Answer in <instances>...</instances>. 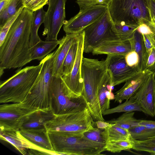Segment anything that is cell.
Segmentation results:
<instances>
[{
	"instance_id": "33",
	"label": "cell",
	"mask_w": 155,
	"mask_h": 155,
	"mask_svg": "<svg viewBox=\"0 0 155 155\" xmlns=\"http://www.w3.org/2000/svg\"><path fill=\"white\" fill-rule=\"evenodd\" d=\"M114 24L116 34L119 38L122 40H128L132 36L139 27L120 23Z\"/></svg>"
},
{
	"instance_id": "3",
	"label": "cell",
	"mask_w": 155,
	"mask_h": 155,
	"mask_svg": "<svg viewBox=\"0 0 155 155\" xmlns=\"http://www.w3.org/2000/svg\"><path fill=\"white\" fill-rule=\"evenodd\" d=\"M43 65L41 60L36 66L17 70L11 77L0 83V103H21L28 95Z\"/></svg>"
},
{
	"instance_id": "17",
	"label": "cell",
	"mask_w": 155,
	"mask_h": 155,
	"mask_svg": "<svg viewBox=\"0 0 155 155\" xmlns=\"http://www.w3.org/2000/svg\"><path fill=\"white\" fill-rule=\"evenodd\" d=\"M152 73L145 69L126 81L124 86L115 93V101L121 103L133 97Z\"/></svg>"
},
{
	"instance_id": "1",
	"label": "cell",
	"mask_w": 155,
	"mask_h": 155,
	"mask_svg": "<svg viewBox=\"0 0 155 155\" xmlns=\"http://www.w3.org/2000/svg\"><path fill=\"white\" fill-rule=\"evenodd\" d=\"M34 12L24 7L0 46V74L5 69L21 68L31 61L30 38Z\"/></svg>"
},
{
	"instance_id": "48",
	"label": "cell",
	"mask_w": 155,
	"mask_h": 155,
	"mask_svg": "<svg viewBox=\"0 0 155 155\" xmlns=\"http://www.w3.org/2000/svg\"><path fill=\"white\" fill-rule=\"evenodd\" d=\"M146 35L150 40L153 48H155V35L153 33Z\"/></svg>"
},
{
	"instance_id": "14",
	"label": "cell",
	"mask_w": 155,
	"mask_h": 155,
	"mask_svg": "<svg viewBox=\"0 0 155 155\" xmlns=\"http://www.w3.org/2000/svg\"><path fill=\"white\" fill-rule=\"evenodd\" d=\"M105 61L113 86L125 82L140 72L127 64L125 55H107Z\"/></svg>"
},
{
	"instance_id": "46",
	"label": "cell",
	"mask_w": 155,
	"mask_h": 155,
	"mask_svg": "<svg viewBox=\"0 0 155 155\" xmlns=\"http://www.w3.org/2000/svg\"><path fill=\"white\" fill-rule=\"evenodd\" d=\"M150 1L152 18H153L155 19V0H150Z\"/></svg>"
},
{
	"instance_id": "24",
	"label": "cell",
	"mask_w": 155,
	"mask_h": 155,
	"mask_svg": "<svg viewBox=\"0 0 155 155\" xmlns=\"http://www.w3.org/2000/svg\"><path fill=\"white\" fill-rule=\"evenodd\" d=\"M60 40L54 41H43L41 39L30 48V54L31 60H41L50 54L59 44Z\"/></svg>"
},
{
	"instance_id": "5",
	"label": "cell",
	"mask_w": 155,
	"mask_h": 155,
	"mask_svg": "<svg viewBox=\"0 0 155 155\" xmlns=\"http://www.w3.org/2000/svg\"><path fill=\"white\" fill-rule=\"evenodd\" d=\"M53 150L59 155H98L105 151L106 143L90 140L83 134L70 135L48 131Z\"/></svg>"
},
{
	"instance_id": "26",
	"label": "cell",
	"mask_w": 155,
	"mask_h": 155,
	"mask_svg": "<svg viewBox=\"0 0 155 155\" xmlns=\"http://www.w3.org/2000/svg\"><path fill=\"white\" fill-rule=\"evenodd\" d=\"M42 8L34 12L31 24L30 46L31 48L41 40L38 34V31L41 25L44 23V17L46 13Z\"/></svg>"
},
{
	"instance_id": "2",
	"label": "cell",
	"mask_w": 155,
	"mask_h": 155,
	"mask_svg": "<svg viewBox=\"0 0 155 155\" xmlns=\"http://www.w3.org/2000/svg\"><path fill=\"white\" fill-rule=\"evenodd\" d=\"M107 71L105 60L83 57L81 71L84 89L82 96L93 119L104 121L98 94L100 82Z\"/></svg>"
},
{
	"instance_id": "49",
	"label": "cell",
	"mask_w": 155,
	"mask_h": 155,
	"mask_svg": "<svg viewBox=\"0 0 155 155\" xmlns=\"http://www.w3.org/2000/svg\"><path fill=\"white\" fill-rule=\"evenodd\" d=\"M141 143L150 144H153L155 145V137H152L150 139L148 140H144V141H138Z\"/></svg>"
},
{
	"instance_id": "51",
	"label": "cell",
	"mask_w": 155,
	"mask_h": 155,
	"mask_svg": "<svg viewBox=\"0 0 155 155\" xmlns=\"http://www.w3.org/2000/svg\"><path fill=\"white\" fill-rule=\"evenodd\" d=\"M154 79H155V73H154Z\"/></svg>"
},
{
	"instance_id": "45",
	"label": "cell",
	"mask_w": 155,
	"mask_h": 155,
	"mask_svg": "<svg viewBox=\"0 0 155 155\" xmlns=\"http://www.w3.org/2000/svg\"><path fill=\"white\" fill-rule=\"evenodd\" d=\"M147 25L150 28L153 34L155 35V19L152 18L151 20Z\"/></svg>"
},
{
	"instance_id": "23",
	"label": "cell",
	"mask_w": 155,
	"mask_h": 155,
	"mask_svg": "<svg viewBox=\"0 0 155 155\" xmlns=\"http://www.w3.org/2000/svg\"><path fill=\"white\" fill-rule=\"evenodd\" d=\"M129 41L131 51H134L138 54L139 58L138 67L139 71H143L147 61L148 57L142 35L137 30Z\"/></svg>"
},
{
	"instance_id": "15",
	"label": "cell",
	"mask_w": 155,
	"mask_h": 155,
	"mask_svg": "<svg viewBox=\"0 0 155 155\" xmlns=\"http://www.w3.org/2000/svg\"><path fill=\"white\" fill-rule=\"evenodd\" d=\"M0 138L10 143L24 155L29 154L32 150L37 151L41 154L59 155L56 152L45 150L34 144L24 137L19 130H0Z\"/></svg>"
},
{
	"instance_id": "44",
	"label": "cell",
	"mask_w": 155,
	"mask_h": 155,
	"mask_svg": "<svg viewBox=\"0 0 155 155\" xmlns=\"http://www.w3.org/2000/svg\"><path fill=\"white\" fill-rule=\"evenodd\" d=\"M95 124H96L97 128L104 130L110 124L106 121L97 120L95 122Z\"/></svg>"
},
{
	"instance_id": "47",
	"label": "cell",
	"mask_w": 155,
	"mask_h": 155,
	"mask_svg": "<svg viewBox=\"0 0 155 155\" xmlns=\"http://www.w3.org/2000/svg\"><path fill=\"white\" fill-rule=\"evenodd\" d=\"M12 0H2L0 1V12L3 10Z\"/></svg>"
},
{
	"instance_id": "34",
	"label": "cell",
	"mask_w": 155,
	"mask_h": 155,
	"mask_svg": "<svg viewBox=\"0 0 155 155\" xmlns=\"http://www.w3.org/2000/svg\"><path fill=\"white\" fill-rule=\"evenodd\" d=\"M104 130L93 127L92 128L85 132L83 135L88 139L95 142L106 143Z\"/></svg>"
},
{
	"instance_id": "7",
	"label": "cell",
	"mask_w": 155,
	"mask_h": 155,
	"mask_svg": "<svg viewBox=\"0 0 155 155\" xmlns=\"http://www.w3.org/2000/svg\"><path fill=\"white\" fill-rule=\"evenodd\" d=\"M56 50L41 60L43 65L40 72L26 99L24 101L40 109L50 108L51 84Z\"/></svg>"
},
{
	"instance_id": "36",
	"label": "cell",
	"mask_w": 155,
	"mask_h": 155,
	"mask_svg": "<svg viewBox=\"0 0 155 155\" xmlns=\"http://www.w3.org/2000/svg\"><path fill=\"white\" fill-rule=\"evenodd\" d=\"M111 0H77L80 10L97 5L108 6Z\"/></svg>"
},
{
	"instance_id": "20",
	"label": "cell",
	"mask_w": 155,
	"mask_h": 155,
	"mask_svg": "<svg viewBox=\"0 0 155 155\" xmlns=\"http://www.w3.org/2000/svg\"><path fill=\"white\" fill-rule=\"evenodd\" d=\"M21 134L30 141L45 150L54 152L49 140L48 131L45 128H21Z\"/></svg>"
},
{
	"instance_id": "9",
	"label": "cell",
	"mask_w": 155,
	"mask_h": 155,
	"mask_svg": "<svg viewBox=\"0 0 155 155\" xmlns=\"http://www.w3.org/2000/svg\"><path fill=\"white\" fill-rule=\"evenodd\" d=\"M64 82L61 76H53L51 87L50 108L54 115L78 111L87 107L82 96L71 100L66 95L64 90Z\"/></svg>"
},
{
	"instance_id": "11",
	"label": "cell",
	"mask_w": 155,
	"mask_h": 155,
	"mask_svg": "<svg viewBox=\"0 0 155 155\" xmlns=\"http://www.w3.org/2000/svg\"><path fill=\"white\" fill-rule=\"evenodd\" d=\"M84 32H80L78 36V45L77 54L71 72L63 76L62 78L65 84L64 90L66 95L71 100H75L82 96L84 89L81 68L83 53Z\"/></svg>"
},
{
	"instance_id": "21",
	"label": "cell",
	"mask_w": 155,
	"mask_h": 155,
	"mask_svg": "<svg viewBox=\"0 0 155 155\" xmlns=\"http://www.w3.org/2000/svg\"><path fill=\"white\" fill-rule=\"evenodd\" d=\"M114 87L111 83L110 75L107 70L99 85L98 94L102 112L110 108V101L114 99L115 95L112 92Z\"/></svg>"
},
{
	"instance_id": "6",
	"label": "cell",
	"mask_w": 155,
	"mask_h": 155,
	"mask_svg": "<svg viewBox=\"0 0 155 155\" xmlns=\"http://www.w3.org/2000/svg\"><path fill=\"white\" fill-rule=\"evenodd\" d=\"M95 122L87 107L78 111L54 115L45 122L47 131L60 132L70 135H82L92 128Z\"/></svg>"
},
{
	"instance_id": "38",
	"label": "cell",
	"mask_w": 155,
	"mask_h": 155,
	"mask_svg": "<svg viewBox=\"0 0 155 155\" xmlns=\"http://www.w3.org/2000/svg\"><path fill=\"white\" fill-rule=\"evenodd\" d=\"M134 142L133 149L138 151H146L152 155H155V145L141 143L138 140Z\"/></svg>"
},
{
	"instance_id": "16",
	"label": "cell",
	"mask_w": 155,
	"mask_h": 155,
	"mask_svg": "<svg viewBox=\"0 0 155 155\" xmlns=\"http://www.w3.org/2000/svg\"><path fill=\"white\" fill-rule=\"evenodd\" d=\"M139 104L142 112L155 116V80L152 73L133 96Z\"/></svg>"
},
{
	"instance_id": "30",
	"label": "cell",
	"mask_w": 155,
	"mask_h": 155,
	"mask_svg": "<svg viewBox=\"0 0 155 155\" xmlns=\"http://www.w3.org/2000/svg\"><path fill=\"white\" fill-rule=\"evenodd\" d=\"M131 139L133 140L144 141L155 137V130L141 125H139L130 129Z\"/></svg>"
},
{
	"instance_id": "29",
	"label": "cell",
	"mask_w": 155,
	"mask_h": 155,
	"mask_svg": "<svg viewBox=\"0 0 155 155\" xmlns=\"http://www.w3.org/2000/svg\"><path fill=\"white\" fill-rule=\"evenodd\" d=\"M78 36L71 47L64 61L62 68V77L69 74L71 71L77 54Z\"/></svg>"
},
{
	"instance_id": "19",
	"label": "cell",
	"mask_w": 155,
	"mask_h": 155,
	"mask_svg": "<svg viewBox=\"0 0 155 155\" xmlns=\"http://www.w3.org/2000/svg\"><path fill=\"white\" fill-rule=\"evenodd\" d=\"M131 51L128 40H116L106 42L94 48L92 53L93 55H121L125 56Z\"/></svg>"
},
{
	"instance_id": "13",
	"label": "cell",
	"mask_w": 155,
	"mask_h": 155,
	"mask_svg": "<svg viewBox=\"0 0 155 155\" xmlns=\"http://www.w3.org/2000/svg\"><path fill=\"white\" fill-rule=\"evenodd\" d=\"M108 6L97 5L80 10L76 15L68 20H64L63 29L66 34H75L100 18L106 12Z\"/></svg>"
},
{
	"instance_id": "41",
	"label": "cell",
	"mask_w": 155,
	"mask_h": 155,
	"mask_svg": "<svg viewBox=\"0 0 155 155\" xmlns=\"http://www.w3.org/2000/svg\"><path fill=\"white\" fill-rule=\"evenodd\" d=\"M137 30L142 35H147L153 33L149 26L145 23L140 24Z\"/></svg>"
},
{
	"instance_id": "18",
	"label": "cell",
	"mask_w": 155,
	"mask_h": 155,
	"mask_svg": "<svg viewBox=\"0 0 155 155\" xmlns=\"http://www.w3.org/2000/svg\"><path fill=\"white\" fill-rule=\"evenodd\" d=\"M66 34L60 39L59 46L56 50L53 67V76L62 75V68L64 59L71 47L77 39L79 33Z\"/></svg>"
},
{
	"instance_id": "27",
	"label": "cell",
	"mask_w": 155,
	"mask_h": 155,
	"mask_svg": "<svg viewBox=\"0 0 155 155\" xmlns=\"http://www.w3.org/2000/svg\"><path fill=\"white\" fill-rule=\"evenodd\" d=\"M134 111L142 112L139 104L133 96L123 103L105 110L102 112V114L104 116L116 113L130 112Z\"/></svg>"
},
{
	"instance_id": "28",
	"label": "cell",
	"mask_w": 155,
	"mask_h": 155,
	"mask_svg": "<svg viewBox=\"0 0 155 155\" xmlns=\"http://www.w3.org/2000/svg\"><path fill=\"white\" fill-rule=\"evenodd\" d=\"M134 112H125L117 118L106 121L110 124H114L126 130L130 129L139 125L140 120L134 117Z\"/></svg>"
},
{
	"instance_id": "8",
	"label": "cell",
	"mask_w": 155,
	"mask_h": 155,
	"mask_svg": "<svg viewBox=\"0 0 155 155\" xmlns=\"http://www.w3.org/2000/svg\"><path fill=\"white\" fill-rule=\"evenodd\" d=\"M84 32V52L92 53L93 50L109 41L121 40L117 35L114 24L108 8L98 20L85 27Z\"/></svg>"
},
{
	"instance_id": "43",
	"label": "cell",
	"mask_w": 155,
	"mask_h": 155,
	"mask_svg": "<svg viewBox=\"0 0 155 155\" xmlns=\"http://www.w3.org/2000/svg\"><path fill=\"white\" fill-rule=\"evenodd\" d=\"M139 125H143L150 129L155 130V121L140 120Z\"/></svg>"
},
{
	"instance_id": "12",
	"label": "cell",
	"mask_w": 155,
	"mask_h": 155,
	"mask_svg": "<svg viewBox=\"0 0 155 155\" xmlns=\"http://www.w3.org/2000/svg\"><path fill=\"white\" fill-rule=\"evenodd\" d=\"M66 0H49L48 9L44 17L43 35L46 41H58V34L65 17Z\"/></svg>"
},
{
	"instance_id": "39",
	"label": "cell",
	"mask_w": 155,
	"mask_h": 155,
	"mask_svg": "<svg viewBox=\"0 0 155 155\" xmlns=\"http://www.w3.org/2000/svg\"><path fill=\"white\" fill-rule=\"evenodd\" d=\"M22 3L25 8L34 12L45 5L44 0H21Z\"/></svg>"
},
{
	"instance_id": "22",
	"label": "cell",
	"mask_w": 155,
	"mask_h": 155,
	"mask_svg": "<svg viewBox=\"0 0 155 155\" xmlns=\"http://www.w3.org/2000/svg\"><path fill=\"white\" fill-rule=\"evenodd\" d=\"M54 116L50 108L39 109L29 115L21 128H45V122Z\"/></svg>"
},
{
	"instance_id": "40",
	"label": "cell",
	"mask_w": 155,
	"mask_h": 155,
	"mask_svg": "<svg viewBox=\"0 0 155 155\" xmlns=\"http://www.w3.org/2000/svg\"><path fill=\"white\" fill-rule=\"evenodd\" d=\"M145 69L148 70L153 73H155V48L152 49L149 55L144 70Z\"/></svg>"
},
{
	"instance_id": "4",
	"label": "cell",
	"mask_w": 155,
	"mask_h": 155,
	"mask_svg": "<svg viewBox=\"0 0 155 155\" xmlns=\"http://www.w3.org/2000/svg\"><path fill=\"white\" fill-rule=\"evenodd\" d=\"M108 9L114 24L138 27L152 18L150 0H111Z\"/></svg>"
},
{
	"instance_id": "37",
	"label": "cell",
	"mask_w": 155,
	"mask_h": 155,
	"mask_svg": "<svg viewBox=\"0 0 155 155\" xmlns=\"http://www.w3.org/2000/svg\"><path fill=\"white\" fill-rule=\"evenodd\" d=\"M125 59L127 64L129 66L136 68L138 72L139 58L137 53L134 51H131L125 56Z\"/></svg>"
},
{
	"instance_id": "50",
	"label": "cell",
	"mask_w": 155,
	"mask_h": 155,
	"mask_svg": "<svg viewBox=\"0 0 155 155\" xmlns=\"http://www.w3.org/2000/svg\"><path fill=\"white\" fill-rule=\"evenodd\" d=\"M49 0H44L45 5L48 4Z\"/></svg>"
},
{
	"instance_id": "35",
	"label": "cell",
	"mask_w": 155,
	"mask_h": 155,
	"mask_svg": "<svg viewBox=\"0 0 155 155\" xmlns=\"http://www.w3.org/2000/svg\"><path fill=\"white\" fill-rule=\"evenodd\" d=\"M21 6L16 13L8 20L1 27H0V46L3 43L10 28L24 8Z\"/></svg>"
},
{
	"instance_id": "52",
	"label": "cell",
	"mask_w": 155,
	"mask_h": 155,
	"mask_svg": "<svg viewBox=\"0 0 155 155\" xmlns=\"http://www.w3.org/2000/svg\"><path fill=\"white\" fill-rule=\"evenodd\" d=\"M2 0H0V1H2Z\"/></svg>"
},
{
	"instance_id": "42",
	"label": "cell",
	"mask_w": 155,
	"mask_h": 155,
	"mask_svg": "<svg viewBox=\"0 0 155 155\" xmlns=\"http://www.w3.org/2000/svg\"><path fill=\"white\" fill-rule=\"evenodd\" d=\"M143 37L144 44L146 47L147 55H149L153 48L150 40L146 35L142 34Z\"/></svg>"
},
{
	"instance_id": "25",
	"label": "cell",
	"mask_w": 155,
	"mask_h": 155,
	"mask_svg": "<svg viewBox=\"0 0 155 155\" xmlns=\"http://www.w3.org/2000/svg\"><path fill=\"white\" fill-rule=\"evenodd\" d=\"M104 133L106 143L110 141L132 139L129 130L123 128L114 124H110L104 130Z\"/></svg>"
},
{
	"instance_id": "31",
	"label": "cell",
	"mask_w": 155,
	"mask_h": 155,
	"mask_svg": "<svg viewBox=\"0 0 155 155\" xmlns=\"http://www.w3.org/2000/svg\"><path fill=\"white\" fill-rule=\"evenodd\" d=\"M134 143L132 139L110 141L106 143L105 150L113 153H119L123 150L133 149Z\"/></svg>"
},
{
	"instance_id": "32",
	"label": "cell",
	"mask_w": 155,
	"mask_h": 155,
	"mask_svg": "<svg viewBox=\"0 0 155 155\" xmlns=\"http://www.w3.org/2000/svg\"><path fill=\"white\" fill-rule=\"evenodd\" d=\"M22 5L21 0H12L8 5L0 12V27L14 15Z\"/></svg>"
},
{
	"instance_id": "10",
	"label": "cell",
	"mask_w": 155,
	"mask_h": 155,
	"mask_svg": "<svg viewBox=\"0 0 155 155\" xmlns=\"http://www.w3.org/2000/svg\"><path fill=\"white\" fill-rule=\"evenodd\" d=\"M25 101L0 105V130H19L27 117L39 110Z\"/></svg>"
}]
</instances>
